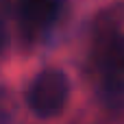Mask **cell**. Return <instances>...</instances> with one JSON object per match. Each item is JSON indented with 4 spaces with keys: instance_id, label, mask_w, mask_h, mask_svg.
Segmentation results:
<instances>
[{
    "instance_id": "cell-3",
    "label": "cell",
    "mask_w": 124,
    "mask_h": 124,
    "mask_svg": "<svg viewBox=\"0 0 124 124\" xmlns=\"http://www.w3.org/2000/svg\"><path fill=\"white\" fill-rule=\"evenodd\" d=\"M98 98L107 109L124 111V78H120L118 74H111L98 89Z\"/></svg>"
},
{
    "instance_id": "cell-5",
    "label": "cell",
    "mask_w": 124,
    "mask_h": 124,
    "mask_svg": "<svg viewBox=\"0 0 124 124\" xmlns=\"http://www.w3.org/2000/svg\"><path fill=\"white\" fill-rule=\"evenodd\" d=\"M11 15H13V4H11V0H0V24L7 26V22L11 20Z\"/></svg>"
},
{
    "instance_id": "cell-2",
    "label": "cell",
    "mask_w": 124,
    "mask_h": 124,
    "mask_svg": "<svg viewBox=\"0 0 124 124\" xmlns=\"http://www.w3.org/2000/svg\"><path fill=\"white\" fill-rule=\"evenodd\" d=\"M63 0H17L20 17L31 28L50 26L61 13Z\"/></svg>"
},
{
    "instance_id": "cell-4",
    "label": "cell",
    "mask_w": 124,
    "mask_h": 124,
    "mask_svg": "<svg viewBox=\"0 0 124 124\" xmlns=\"http://www.w3.org/2000/svg\"><path fill=\"white\" fill-rule=\"evenodd\" d=\"M105 48H102V65L107 72L111 74H120L124 72V35H116V37H107L105 39Z\"/></svg>"
},
{
    "instance_id": "cell-6",
    "label": "cell",
    "mask_w": 124,
    "mask_h": 124,
    "mask_svg": "<svg viewBox=\"0 0 124 124\" xmlns=\"http://www.w3.org/2000/svg\"><path fill=\"white\" fill-rule=\"evenodd\" d=\"M7 48H9V31L4 24H0V57L7 52Z\"/></svg>"
},
{
    "instance_id": "cell-1",
    "label": "cell",
    "mask_w": 124,
    "mask_h": 124,
    "mask_svg": "<svg viewBox=\"0 0 124 124\" xmlns=\"http://www.w3.org/2000/svg\"><path fill=\"white\" fill-rule=\"evenodd\" d=\"M68 96H70L68 76L61 70H44L33 78L26 94V102L35 116L50 118L65 107Z\"/></svg>"
}]
</instances>
